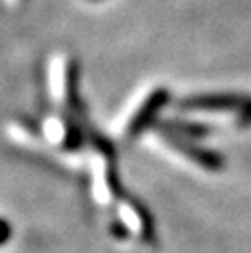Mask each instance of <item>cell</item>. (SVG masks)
Listing matches in <instances>:
<instances>
[{
  "label": "cell",
  "instance_id": "obj_1",
  "mask_svg": "<svg viewBox=\"0 0 251 253\" xmlns=\"http://www.w3.org/2000/svg\"><path fill=\"white\" fill-rule=\"evenodd\" d=\"M158 130L166 136V140H168L170 146H174L176 150L184 152L190 160L198 162L202 168H206V170H219V168L223 166L221 154H217V152H213V150H208V148H202V146H198L196 142H192L190 138L178 136V134H174V132H170V130H164V128H158Z\"/></svg>",
  "mask_w": 251,
  "mask_h": 253
},
{
  "label": "cell",
  "instance_id": "obj_2",
  "mask_svg": "<svg viewBox=\"0 0 251 253\" xmlns=\"http://www.w3.org/2000/svg\"><path fill=\"white\" fill-rule=\"evenodd\" d=\"M168 99H170L168 89H154V91L144 99V103L138 107L136 115L130 119L126 134H128V136H138L142 130H146L148 126H152V123H154L156 117H158V111L168 103Z\"/></svg>",
  "mask_w": 251,
  "mask_h": 253
},
{
  "label": "cell",
  "instance_id": "obj_3",
  "mask_svg": "<svg viewBox=\"0 0 251 253\" xmlns=\"http://www.w3.org/2000/svg\"><path fill=\"white\" fill-rule=\"evenodd\" d=\"M245 97L235 93H213V95H194L180 101L184 111H239Z\"/></svg>",
  "mask_w": 251,
  "mask_h": 253
},
{
  "label": "cell",
  "instance_id": "obj_4",
  "mask_svg": "<svg viewBox=\"0 0 251 253\" xmlns=\"http://www.w3.org/2000/svg\"><path fill=\"white\" fill-rule=\"evenodd\" d=\"M158 128H164V130H170L178 136H184V138H202L206 134H209V128L202 123H190V121H164L160 123Z\"/></svg>",
  "mask_w": 251,
  "mask_h": 253
},
{
  "label": "cell",
  "instance_id": "obj_5",
  "mask_svg": "<svg viewBox=\"0 0 251 253\" xmlns=\"http://www.w3.org/2000/svg\"><path fill=\"white\" fill-rule=\"evenodd\" d=\"M77 77H79L77 65H75V61H69L67 69H65V99H67V105L75 113H79V107H81L79 95H77Z\"/></svg>",
  "mask_w": 251,
  "mask_h": 253
},
{
  "label": "cell",
  "instance_id": "obj_6",
  "mask_svg": "<svg viewBox=\"0 0 251 253\" xmlns=\"http://www.w3.org/2000/svg\"><path fill=\"white\" fill-rule=\"evenodd\" d=\"M85 136H83V130L77 126V125H67L65 128V136H63V146L69 148V150H77L81 144H83Z\"/></svg>",
  "mask_w": 251,
  "mask_h": 253
},
{
  "label": "cell",
  "instance_id": "obj_7",
  "mask_svg": "<svg viewBox=\"0 0 251 253\" xmlns=\"http://www.w3.org/2000/svg\"><path fill=\"white\" fill-rule=\"evenodd\" d=\"M239 113V125H251V99H245Z\"/></svg>",
  "mask_w": 251,
  "mask_h": 253
},
{
  "label": "cell",
  "instance_id": "obj_8",
  "mask_svg": "<svg viewBox=\"0 0 251 253\" xmlns=\"http://www.w3.org/2000/svg\"><path fill=\"white\" fill-rule=\"evenodd\" d=\"M10 235H12V227H10L8 219L0 217V247L10 241Z\"/></svg>",
  "mask_w": 251,
  "mask_h": 253
},
{
  "label": "cell",
  "instance_id": "obj_9",
  "mask_svg": "<svg viewBox=\"0 0 251 253\" xmlns=\"http://www.w3.org/2000/svg\"><path fill=\"white\" fill-rule=\"evenodd\" d=\"M113 233H115L119 239H125L128 231H126V227H125V225H121L119 221H115V223H113Z\"/></svg>",
  "mask_w": 251,
  "mask_h": 253
}]
</instances>
